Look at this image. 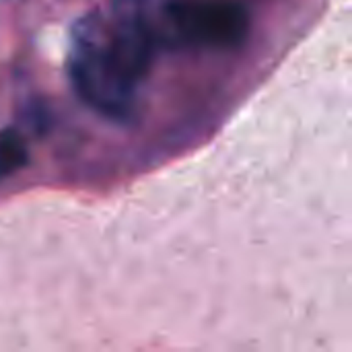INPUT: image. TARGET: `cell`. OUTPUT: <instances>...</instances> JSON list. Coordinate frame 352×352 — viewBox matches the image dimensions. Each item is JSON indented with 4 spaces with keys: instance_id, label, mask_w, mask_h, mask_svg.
<instances>
[{
    "instance_id": "6da1fadb",
    "label": "cell",
    "mask_w": 352,
    "mask_h": 352,
    "mask_svg": "<svg viewBox=\"0 0 352 352\" xmlns=\"http://www.w3.org/2000/svg\"><path fill=\"white\" fill-rule=\"evenodd\" d=\"M66 64L72 89L85 105L116 122L134 116L142 82L116 47L103 12L85 14L74 23Z\"/></svg>"
},
{
    "instance_id": "7a4b0ae2",
    "label": "cell",
    "mask_w": 352,
    "mask_h": 352,
    "mask_svg": "<svg viewBox=\"0 0 352 352\" xmlns=\"http://www.w3.org/2000/svg\"><path fill=\"white\" fill-rule=\"evenodd\" d=\"M250 31V14L237 0H165L157 35L161 47H235Z\"/></svg>"
},
{
    "instance_id": "3957f363",
    "label": "cell",
    "mask_w": 352,
    "mask_h": 352,
    "mask_svg": "<svg viewBox=\"0 0 352 352\" xmlns=\"http://www.w3.org/2000/svg\"><path fill=\"white\" fill-rule=\"evenodd\" d=\"M29 161V151L25 138L12 130H0V182L14 175Z\"/></svg>"
}]
</instances>
